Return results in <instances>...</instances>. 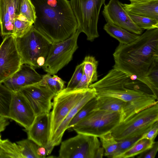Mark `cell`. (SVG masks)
I'll use <instances>...</instances> for the list:
<instances>
[{"label": "cell", "mask_w": 158, "mask_h": 158, "mask_svg": "<svg viewBox=\"0 0 158 158\" xmlns=\"http://www.w3.org/2000/svg\"><path fill=\"white\" fill-rule=\"evenodd\" d=\"M89 87L95 89L96 95L114 97L127 103L126 110L120 117V123L158 102V99L145 84L113 68Z\"/></svg>", "instance_id": "cell-1"}, {"label": "cell", "mask_w": 158, "mask_h": 158, "mask_svg": "<svg viewBox=\"0 0 158 158\" xmlns=\"http://www.w3.org/2000/svg\"><path fill=\"white\" fill-rule=\"evenodd\" d=\"M35 11L34 27L52 44L63 41L77 30V22L68 0H30Z\"/></svg>", "instance_id": "cell-2"}, {"label": "cell", "mask_w": 158, "mask_h": 158, "mask_svg": "<svg viewBox=\"0 0 158 158\" xmlns=\"http://www.w3.org/2000/svg\"><path fill=\"white\" fill-rule=\"evenodd\" d=\"M113 56V68L140 80L158 58V28L147 30L129 44L119 43Z\"/></svg>", "instance_id": "cell-3"}, {"label": "cell", "mask_w": 158, "mask_h": 158, "mask_svg": "<svg viewBox=\"0 0 158 158\" xmlns=\"http://www.w3.org/2000/svg\"><path fill=\"white\" fill-rule=\"evenodd\" d=\"M15 40L23 64L35 68L42 67L52 44L33 25L25 35L15 38Z\"/></svg>", "instance_id": "cell-4"}, {"label": "cell", "mask_w": 158, "mask_h": 158, "mask_svg": "<svg viewBox=\"0 0 158 158\" xmlns=\"http://www.w3.org/2000/svg\"><path fill=\"white\" fill-rule=\"evenodd\" d=\"M158 121L157 103L120 123L110 132L117 140L141 136Z\"/></svg>", "instance_id": "cell-5"}, {"label": "cell", "mask_w": 158, "mask_h": 158, "mask_svg": "<svg viewBox=\"0 0 158 158\" xmlns=\"http://www.w3.org/2000/svg\"><path fill=\"white\" fill-rule=\"evenodd\" d=\"M106 0H70L76 17L77 29L84 33L88 41L92 42L99 36L98 23L100 10Z\"/></svg>", "instance_id": "cell-6"}, {"label": "cell", "mask_w": 158, "mask_h": 158, "mask_svg": "<svg viewBox=\"0 0 158 158\" xmlns=\"http://www.w3.org/2000/svg\"><path fill=\"white\" fill-rule=\"evenodd\" d=\"M120 122L118 112L93 110L69 130L99 138L110 132Z\"/></svg>", "instance_id": "cell-7"}, {"label": "cell", "mask_w": 158, "mask_h": 158, "mask_svg": "<svg viewBox=\"0 0 158 158\" xmlns=\"http://www.w3.org/2000/svg\"><path fill=\"white\" fill-rule=\"evenodd\" d=\"M89 88L71 89L65 88L55 96L52 102V110L50 112L49 139L70 111L84 96Z\"/></svg>", "instance_id": "cell-8"}, {"label": "cell", "mask_w": 158, "mask_h": 158, "mask_svg": "<svg viewBox=\"0 0 158 158\" xmlns=\"http://www.w3.org/2000/svg\"><path fill=\"white\" fill-rule=\"evenodd\" d=\"M80 33L77 29L67 39L52 44L42 67L45 72L51 75L56 74L72 60L73 54L78 48L77 41Z\"/></svg>", "instance_id": "cell-9"}, {"label": "cell", "mask_w": 158, "mask_h": 158, "mask_svg": "<svg viewBox=\"0 0 158 158\" xmlns=\"http://www.w3.org/2000/svg\"><path fill=\"white\" fill-rule=\"evenodd\" d=\"M60 143L59 158H94L101 146L98 137L81 133Z\"/></svg>", "instance_id": "cell-10"}, {"label": "cell", "mask_w": 158, "mask_h": 158, "mask_svg": "<svg viewBox=\"0 0 158 158\" xmlns=\"http://www.w3.org/2000/svg\"><path fill=\"white\" fill-rule=\"evenodd\" d=\"M23 64L17 49L15 37H4L0 45V83L10 78Z\"/></svg>", "instance_id": "cell-11"}, {"label": "cell", "mask_w": 158, "mask_h": 158, "mask_svg": "<svg viewBox=\"0 0 158 158\" xmlns=\"http://www.w3.org/2000/svg\"><path fill=\"white\" fill-rule=\"evenodd\" d=\"M18 92L26 99L36 116L50 112L52 100L56 95L48 87L39 82L23 87Z\"/></svg>", "instance_id": "cell-12"}, {"label": "cell", "mask_w": 158, "mask_h": 158, "mask_svg": "<svg viewBox=\"0 0 158 158\" xmlns=\"http://www.w3.org/2000/svg\"><path fill=\"white\" fill-rule=\"evenodd\" d=\"M102 14L107 23L138 35L143 32V30L134 22L119 0H110L107 4L104 5Z\"/></svg>", "instance_id": "cell-13"}, {"label": "cell", "mask_w": 158, "mask_h": 158, "mask_svg": "<svg viewBox=\"0 0 158 158\" xmlns=\"http://www.w3.org/2000/svg\"><path fill=\"white\" fill-rule=\"evenodd\" d=\"M35 116L33 110L25 98L19 92H13L8 119L13 120L26 130L31 125Z\"/></svg>", "instance_id": "cell-14"}, {"label": "cell", "mask_w": 158, "mask_h": 158, "mask_svg": "<svg viewBox=\"0 0 158 158\" xmlns=\"http://www.w3.org/2000/svg\"><path fill=\"white\" fill-rule=\"evenodd\" d=\"M42 75L38 73L33 67L22 64L19 69L2 83L13 92H17L22 88L39 82Z\"/></svg>", "instance_id": "cell-15"}, {"label": "cell", "mask_w": 158, "mask_h": 158, "mask_svg": "<svg viewBox=\"0 0 158 158\" xmlns=\"http://www.w3.org/2000/svg\"><path fill=\"white\" fill-rule=\"evenodd\" d=\"M50 130V112L36 116L30 127L25 131L28 139L40 146L46 147L50 146L48 144Z\"/></svg>", "instance_id": "cell-16"}, {"label": "cell", "mask_w": 158, "mask_h": 158, "mask_svg": "<svg viewBox=\"0 0 158 158\" xmlns=\"http://www.w3.org/2000/svg\"><path fill=\"white\" fill-rule=\"evenodd\" d=\"M20 0H0L1 34L4 37L14 35V21L19 14Z\"/></svg>", "instance_id": "cell-17"}, {"label": "cell", "mask_w": 158, "mask_h": 158, "mask_svg": "<svg viewBox=\"0 0 158 158\" xmlns=\"http://www.w3.org/2000/svg\"><path fill=\"white\" fill-rule=\"evenodd\" d=\"M96 96L95 89L93 88H89L84 96L70 111L54 134L50 138L48 143L51 146L54 147L60 144L64 132L67 129L68 125L72 119L85 104Z\"/></svg>", "instance_id": "cell-18"}, {"label": "cell", "mask_w": 158, "mask_h": 158, "mask_svg": "<svg viewBox=\"0 0 158 158\" xmlns=\"http://www.w3.org/2000/svg\"><path fill=\"white\" fill-rule=\"evenodd\" d=\"M124 9L131 14L158 20V0L123 4Z\"/></svg>", "instance_id": "cell-19"}, {"label": "cell", "mask_w": 158, "mask_h": 158, "mask_svg": "<svg viewBox=\"0 0 158 158\" xmlns=\"http://www.w3.org/2000/svg\"><path fill=\"white\" fill-rule=\"evenodd\" d=\"M97 102L94 110H102L119 112L120 115L125 111L127 103L114 97L96 95Z\"/></svg>", "instance_id": "cell-20"}, {"label": "cell", "mask_w": 158, "mask_h": 158, "mask_svg": "<svg viewBox=\"0 0 158 158\" xmlns=\"http://www.w3.org/2000/svg\"><path fill=\"white\" fill-rule=\"evenodd\" d=\"M103 29L110 36L117 39L119 43L123 44L130 43L138 38L140 35L108 23L105 24Z\"/></svg>", "instance_id": "cell-21"}, {"label": "cell", "mask_w": 158, "mask_h": 158, "mask_svg": "<svg viewBox=\"0 0 158 158\" xmlns=\"http://www.w3.org/2000/svg\"><path fill=\"white\" fill-rule=\"evenodd\" d=\"M139 80L148 86L158 99V58L153 61L144 77Z\"/></svg>", "instance_id": "cell-22"}, {"label": "cell", "mask_w": 158, "mask_h": 158, "mask_svg": "<svg viewBox=\"0 0 158 158\" xmlns=\"http://www.w3.org/2000/svg\"><path fill=\"white\" fill-rule=\"evenodd\" d=\"M155 142L154 141L146 139H139L132 147L118 156L117 158L134 157L151 148Z\"/></svg>", "instance_id": "cell-23"}, {"label": "cell", "mask_w": 158, "mask_h": 158, "mask_svg": "<svg viewBox=\"0 0 158 158\" xmlns=\"http://www.w3.org/2000/svg\"><path fill=\"white\" fill-rule=\"evenodd\" d=\"M82 62L83 64V72L89 85L98 80L97 69L98 62L94 56H87L85 57Z\"/></svg>", "instance_id": "cell-24"}, {"label": "cell", "mask_w": 158, "mask_h": 158, "mask_svg": "<svg viewBox=\"0 0 158 158\" xmlns=\"http://www.w3.org/2000/svg\"><path fill=\"white\" fill-rule=\"evenodd\" d=\"M53 75L52 76L48 73L42 75L39 82L48 87L56 94L65 88V82L56 74Z\"/></svg>", "instance_id": "cell-25"}, {"label": "cell", "mask_w": 158, "mask_h": 158, "mask_svg": "<svg viewBox=\"0 0 158 158\" xmlns=\"http://www.w3.org/2000/svg\"><path fill=\"white\" fill-rule=\"evenodd\" d=\"M23 158H40L38 154L39 145L27 138L17 142Z\"/></svg>", "instance_id": "cell-26"}, {"label": "cell", "mask_w": 158, "mask_h": 158, "mask_svg": "<svg viewBox=\"0 0 158 158\" xmlns=\"http://www.w3.org/2000/svg\"><path fill=\"white\" fill-rule=\"evenodd\" d=\"M97 102L96 96L85 104L79 110L69 123L67 130H69L78 122L93 111Z\"/></svg>", "instance_id": "cell-27"}, {"label": "cell", "mask_w": 158, "mask_h": 158, "mask_svg": "<svg viewBox=\"0 0 158 158\" xmlns=\"http://www.w3.org/2000/svg\"><path fill=\"white\" fill-rule=\"evenodd\" d=\"M101 145L104 151V156L112 158L115 153L118 147V142L110 132L99 137Z\"/></svg>", "instance_id": "cell-28"}, {"label": "cell", "mask_w": 158, "mask_h": 158, "mask_svg": "<svg viewBox=\"0 0 158 158\" xmlns=\"http://www.w3.org/2000/svg\"><path fill=\"white\" fill-rule=\"evenodd\" d=\"M13 92L2 83H0V116L8 118Z\"/></svg>", "instance_id": "cell-29"}, {"label": "cell", "mask_w": 158, "mask_h": 158, "mask_svg": "<svg viewBox=\"0 0 158 158\" xmlns=\"http://www.w3.org/2000/svg\"><path fill=\"white\" fill-rule=\"evenodd\" d=\"M0 149L6 158H23L19 145L8 139L2 140L0 143Z\"/></svg>", "instance_id": "cell-30"}, {"label": "cell", "mask_w": 158, "mask_h": 158, "mask_svg": "<svg viewBox=\"0 0 158 158\" xmlns=\"http://www.w3.org/2000/svg\"><path fill=\"white\" fill-rule=\"evenodd\" d=\"M14 25V36L18 38L25 35L31 28L33 23L28 21L23 15L19 14L15 18Z\"/></svg>", "instance_id": "cell-31"}, {"label": "cell", "mask_w": 158, "mask_h": 158, "mask_svg": "<svg viewBox=\"0 0 158 158\" xmlns=\"http://www.w3.org/2000/svg\"><path fill=\"white\" fill-rule=\"evenodd\" d=\"M128 13L134 22L141 28L150 30L158 28V20Z\"/></svg>", "instance_id": "cell-32"}, {"label": "cell", "mask_w": 158, "mask_h": 158, "mask_svg": "<svg viewBox=\"0 0 158 158\" xmlns=\"http://www.w3.org/2000/svg\"><path fill=\"white\" fill-rule=\"evenodd\" d=\"M19 14L33 24L36 18L35 11V8L30 0H20Z\"/></svg>", "instance_id": "cell-33"}, {"label": "cell", "mask_w": 158, "mask_h": 158, "mask_svg": "<svg viewBox=\"0 0 158 158\" xmlns=\"http://www.w3.org/2000/svg\"><path fill=\"white\" fill-rule=\"evenodd\" d=\"M141 136L127 138L117 140L118 147L117 150L112 158L117 157L124 152L135 144L140 138Z\"/></svg>", "instance_id": "cell-34"}, {"label": "cell", "mask_w": 158, "mask_h": 158, "mask_svg": "<svg viewBox=\"0 0 158 158\" xmlns=\"http://www.w3.org/2000/svg\"><path fill=\"white\" fill-rule=\"evenodd\" d=\"M83 73V64L82 62L78 65L66 88L73 89L78 84Z\"/></svg>", "instance_id": "cell-35"}, {"label": "cell", "mask_w": 158, "mask_h": 158, "mask_svg": "<svg viewBox=\"0 0 158 158\" xmlns=\"http://www.w3.org/2000/svg\"><path fill=\"white\" fill-rule=\"evenodd\" d=\"M158 133V121L156 122L152 128L143 134L140 139H146L154 141Z\"/></svg>", "instance_id": "cell-36"}, {"label": "cell", "mask_w": 158, "mask_h": 158, "mask_svg": "<svg viewBox=\"0 0 158 158\" xmlns=\"http://www.w3.org/2000/svg\"><path fill=\"white\" fill-rule=\"evenodd\" d=\"M158 151V142H155L152 147L149 150L139 154L138 158H154Z\"/></svg>", "instance_id": "cell-37"}, {"label": "cell", "mask_w": 158, "mask_h": 158, "mask_svg": "<svg viewBox=\"0 0 158 158\" xmlns=\"http://www.w3.org/2000/svg\"><path fill=\"white\" fill-rule=\"evenodd\" d=\"M89 85L88 83L87 77L83 72L82 76L77 86L73 89H87L89 88Z\"/></svg>", "instance_id": "cell-38"}, {"label": "cell", "mask_w": 158, "mask_h": 158, "mask_svg": "<svg viewBox=\"0 0 158 158\" xmlns=\"http://www.w3.org/2000/svg\"><path fill=\"white\" fill-rule=\"evenodd\" d=\"M8 118L0 116V133L3 131L9 124Z\"/></svg>", "instance_id": "cell-39"}, {"label": "cell", "mask_w": 158, "mask_h": 158, "mask_svg": "<svg viewBox=\"0 0 158 158\" xmlns=\"http://www.w3.org/2000/svg\"><path fill=\"white\" fill-rule=\"evenodd\" d=\"M104 151L103 148L101 146L97 150L95 155L94 158H101L104 156Z\"/></svg>", "instance_id": "cell-40"}, {"label": "cell", "mask_w": 158, "mask_h": 158, "mask_svg": "<svg viewBox=\"0 0 158 158\" xmlns=\"http://www.w3.org/2000/svg\"><path fill=\"white\" fill-rule=\"evenodd\" d=\"M129 0L131 3L133 2H137L145 1L149 0Z\"/></svg>", "instance_id": "cell-41"}, {"label": "cell", "mask_w": 158, "mask_h": 158, "mask_svg": "<svg viewBox=\"0 0 158 158\" xmlns=\"http://www.w3.org/2000/svg\"><path fill=\"white\" fill-rule=\"evenodd\" d=\"M2 139H1V135H0V143H1V142L2 140Z\"/></svg>", "instance_id": "cell-42"}, {"label": "cell", "mask_w": 158, "mask_h": 158, "mask_svg": "<svg viewBox=\"0 0 158 158\" xmlns=\"http://www.w3.org/2000/svg\"><path fill=\"white\" fill-rule=\"evenodd\" d=\"M0 158H3L2 156L1 155H0Z\"/></svg>", "instance_id": "cell-43"}]
</instances>
